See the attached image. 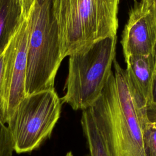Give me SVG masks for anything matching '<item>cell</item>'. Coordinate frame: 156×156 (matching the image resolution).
<instances>
[{"mask_svg": "<svg viewBox=\"0 0 156 156\" xmlns=\"http://www.w3.org/2000/svg\"><path fill=\"white\" fill-rule=\"evenodd\" d=\"M113 66L114 72L89 108L110 156H145L146 108L116 58Z\"/></svg>", "mask_w": 156, "mask_h": 156, "instance_id": "6da1fadb", "label": "cell"}, {"mask_svg": "<svg viewBox=\"0 0 156 156\" xmlns=\"http://www.w3.org/2000/svg\"><path fill=\"white\" fill-rule=\"evenodd\" d=\"M119 0H52L62 58L117 35Z\"/></svg>", "mask_w": 156, "mask_h": 156, "instance_id": "7a4b0ae2", "label": "cell"}, {"mask_svg": "<svg viewBox=\"0 0 156 156\" xmlns=\"http://www.w3.org/2000/svg\"><path fill=\"white\" fill-rule=\"evenodd\" d=\"M29 19L26 96L54 90L55 76L63 60L52 0H35Z\"/></svg>", "mask_w": 156, "mask_h": 156, "instance_id": "3957f363", "label": "cell"}, {"mask_svg": "<svg viewBox=\"0 0 156 156\" xmlns=\"http://www.w3.org/2000/svg\"><path fill=\"white\" fill-rule=\"evenodd\" d=\"M116 43L117 35L107 37L69 56L62 103L83 110L96 102L113 72Z\"/></svg>", "mask_w": 156, "mask_h": 156, "instance_id": "277c9868", "label": "cell"}, {"mask_svg": "<svg viewBox=\"0 0 156 156\" xmlns=\"http://www.w3.org/2000/svg\"><path fill=\"white\" fill-rule=\"evenodd\" d=\"M61 109L62 101L55 90L26 96L7 123L14 151L26 153L38 148L51 136Z\"/></svg>", "mask_w": 156, "mask_h": 156, "instance_id": "5b68a950", "label": "cell"}, {"mask_svg": "<svg viewBox=\"0 0 156 156\" xmlns=\"http://www.w3.org/2000/svg\"><path fill=\"white\" fill-rule=\"evenodd\" d=\"M29 19L23 18L4 51L0 94V118L7 124L20 102L26 97Z\"/></svg>", "mask_w": 156, "mask_h": 156, "instance_id": "8992f818", "label": "cell"}, {"mask_svg": "<svg viewBox=\"0 0 156 156\" xmlns=\"http://www.w3.org/2000/svg\"><path fill=\"white\" fill-rule=\"evenodd\" d=\"M124 60L133 55H147L154 52L156 30L150 9L135 0L121 41Z\"/></svg>", "mask_w": 156, "mask_h": 156, "instance_id": "52a82bcc", "label": "cell"}, {"mask_svg": "<svg viewBox=\"0 0 156 156\" xmlns=\"http://www.w3.org/2000/svg\"><path fill=\"white\" fill-rule=\"evenodd\" d=\"M128 79L143 105L146 108L152 102L155 75L154 52L147 55H133L125 59Z\"/></svg>", "mask_w": 156, "mask_h": 156, "instance_id": "ba28073f", "label": "cell"}, {"mask_svg": "<svg viewBox=\"0 0 156 156\" xmlns=\"http://www.w3.org/2000/svg\"><path fill=\"white\" fill-rule=\"evenodd\" d=\"M18 0H1L0 2V54L15 34L22 18Z\"/></svg>", "mask_w": 156, "mask_h": 156, "instance_id": "9c48e42d", "label": "cell"}, {"mask_svg": "<svg viewBox=\"0 0 156 156\" xmlns=\"http://www.w3.org/2000/svg\"><path fill=\"white\" fill-rule=\"evenodd\" d=\"M80 122L90 156H110L89 108L82 110Z\"/></svg>", "mask_w": 156, "mask_h": 156, "instance_id": "30bf717a", "label": "cell"}, {"mask_svg": "<svg viewBox=\"0 0 156 156\" xmlns=\"http://www.w3.org/2000/svg\"><path fill=\"white\" fill-rule=\"evenodd\" d=\"M145 156H156V124L147 122L143 129Z\"/></svg>", "mask_w": 156, "mask_h": 156, "instance_id": "8fae6325", "label": "cell"}, {"mask_svg": "<svg viewBox=\"0 0 156 156\" xmlns=\"http://www.w3.org/2000/svg\"><path fill=\"white\" fill-rule=\"evenodd\" d=\"M14 144L7 126L0 118V156H12Z\"/></svg>", "mask_w": 156, "mask_h": 156, "instance_id": "7c38bea8", "label": "cell"}, {"mask_svg": "<svg viewBox=\"0 0 156 156\" xmlns=\"http://www.w3.org/2000/svg\"><path fill=\"white\" fill-rule=\"evenodd\" d=\"M21 7L23 18H27L31 12L35 0H18Z\"/></svg>", "mask_w": 156, "mask_h": 156, "instance_id": "4fadbf2b", "label": "cell"}, {"mask_svg": "<svg viewBox=\"0 0 156 156\" xmlns=\"http://www.w3.org/2000/svg\"><path fill=\"white\" fill-rule=\"evenodd\" d=\"M146 116L148 122L156 124V104L151 102L147 105Z\"/></svg>", "mask_w": 156, "mask_h": 156, "instance_id": "5bb4252c", "label": "cell"}, {"mask_svg": "<svg viewBox=\"0 0 156 156\" xmlns=\"http://www.w3.org/2000/svg\"><path fill=\"white\" fill-rule=\"evenodd\" d=\"M154 55L155 57V75H154V79L152 92V102L156 104V44L154 49Z\"/></svg>", "mask_w": 156, "mask_h": 156, "instance_id": "9a60e30c", "label": "cell"}, {"mask_svg": "<svg viewBox=\"0 0 156 156\" xmlns=\"http://www.w3.org/2000/svg\"><path fill=\"white\" fill-rule=\"evenodd\" d=\"M140 3L143 8L151 10L156 4V0H141Z\"/></svg>", "mask_w": 156, "mask_h": 156, "instance_id": "2e32d148", "label": "cell"}, {"mask_svg": "<svg viewBox=\"0 0 156 156\" xmlns=\"http://www.w3.org/2000/svg\"><path fill=\"white\" fill-rule=\"evenodd\" d=\"M3 63H4V52L0 54V94L1 88L2 80V72H3Z\"/></svg>", "mask_w": 156, "mask_h": 156, "instance_id": "e0dca14e", "label": "cell"}, {"mask_svg": "<svg viewBox=\"0 0 156 156\" xmlns=\"http://www.w3.org/2000/svg\"><path fill=\"white\" fill-rule=\"evenodd\" d=\"M151 14L152 16L154 26H155V28L156 30V4L151 9Z\"/></svg>", "mask_w": 156, "mask_h": 156, "instance_id": "ac0fdd59", "label": "cell"}, {"mask_svg": "<svg viewBox=\"0 0 156 156\" xmlns=\"http://www.w3.org/2000/svg\"><path fill=\"white\" fill-rule=\"evenodd\" d=\"M66 156H73V155L72 152L69 151V152H68L66 154Z\"/></svg>", "mask_w": 156, "mask_h": 156, "instance_id": "d6986e66", "label": "cell"}, {"mask_svg": "<svg viewBox=\"0 0 156 156\" xmlns=\"http://www.w3.org/2000/svg\"><path fill=\"white\" fill-rule=\"evenodd\" d=\"M1 0H0V2H1Z\"/></svg>", "mask_w": 156, "mask_h": 156, "instance_id": "ffe728a7", "label": "cell"}]
</instances>
